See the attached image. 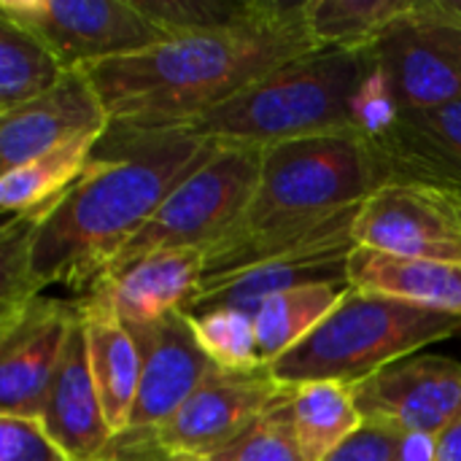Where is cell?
I'll use <instances>...</instances> for the list:
<instances>
[{
  "instance_id": "277c9868",
  "label": "cell",
  "mask_w": 461,
  "mask_h": 461,
  "mask_svg": "<svg viewBox=\"0 0 461 461\" xmlns=\"http://www.w3.org/2000/svg\"><path fill=\"white\" fill-rule=\"evenodd\" d=\"M461 316L348 289L338 308L270 367L284 386L335 381L357 386L424 346L459 338Z\"/></svg>"
},
{
  "instance_id": "d4e9b609",
  "label": "cell",
  "mask_w": 461,
  "mask_h": 461,
  "mask_svg": "<svg viewBox=\"0 0 461 461\" xmlns=\"http://www.w3.org/2000/svg\"><path fill=\"white\" fill-rule=\"evenodd\" d=\"M65 73L59 59L32 32L0 14V113L43 97Z\"/></svg>"
},
{
  "instance_id": "4316f807",
  "label": "cell",
  "mask_w": 461,
  "mask_h": 461,
  "mask_svg": "<svg viewBox=\"0 0 461 461\" xmlns=\"http://www.w3.org/2000/svg\"><path fill=\"white\" fill-rule=\"evenodd\" d=\"M51 205L8 216L0 230V327L11 324L43 292L32 276V238Z\"/></svg>"
},
{
  "instance_id": "ac0fdd59",
  "label": "cell",
  "mask_w": 461,
  "mask_h": 461,
  "mask_svg": "<svg viewBox=\"0 0 461 461\" xmlns=\"http://www.w3.org/2000/svg\"><path fill=\"white\" fill-rule=\"evenodd\" d=\"M76 305L84 321L89 370L105 411V421L113 438L124 435L130 429L140 381V354L135 338L103 303L76 297Z\"/></svg>"
},
{
  "instance_id": "3957f363",
  "label": "cell",
  "mask_w": 461,
  "mask_h": 461,
  "mask_svg": "<svg viewBox=\"0 0 461 461\" xmlns=\"http://www.w3.org/2000/svg\"><path fill=\"white\" fill-rule=\"evenodd\" d=\"M378 95L381 78L373 49L319 46L267 73L232 100L154 130L249 149L313 135L367 138V111Z\"/></svg>"
},
{
  "instance_id": "e575fe53",
  "label": "cell",
  "mask_w": 461,
  "mask_h": 461,
  "mask_svg": "<svg viewBox=\"0 0 461 461\" xmlns=\"http://www.w3.org/2000/svg\"><path fill=\"white\" fill-rule=\"evenodd\" d=\"M432 5H435L440 14H446L448 19H454V22H459L461 24V0H432Z\"/></svg>"
},
{
  "instance_id": "9a60e30c",
  "label": "cell",
  "mask_w": 461,
  "mask_h": 461,
  "mask_svg": "<svg viewBox=\"0 0 461 461\" xmlns=\"http://www.w3.org/2000/svg\"><path fill=\"white\" fill-rule=\"evenodd\" d=\"M111 116L86 70H68L43 97L0 113V176L81 135H103Z\"/></svg>"
},
{
  "instance_id": "484cf974",
  "label": "cell",
  "mask_w": 461,
  "mask_h": 461,
  "mask_svg": "<svg viewBox=\"0 0 461 461\" xmlns=\"http://www.w3.org/2000/svg\"><path fill=\"white\" fill-rule=\"evenodd\" d=\"M416 0H308L305 24L321 49H370Z\"/></svg>"
},
{
  "instance_id": "603a6c76",
  "label": "cell",
  "mask_w": 461,
  "mask_h": 461,
  "mask_svg": "<svg viewBox=\"0 0 461 461\" xmlns=\"http://www.w3.org/2000/svg\"><path fill=\"white\" fill-rule=\"evenodd\" d=\"M348 289L351 284H305L262 303L254 313L262 365H273L278 357L303 343L338 308Z\"/></svg>"
},
{
  "instance_id": "6da1fadb",
  "label": "cell",
  "mask_w": 461,
  "mask_h": 461,
  "mask_svg": "<svg viewBox=\"0 0 461 461\" xmlns=\"http://www.w3.org/2000/svg\"><path fill=\"white\" fill-rule=\"evenodd\" d=\"M221 149L176 130L111 122L86 176L46 211L35 230L38 289L59 284L78 297L86 294L165 197Z\"/></svg>"
},
{
  "instance_id": "d6986e66",
  "label": "cell",
  "mask_w": 461,
  "mask_h": 461,
  "mask_svg": "<svg viewBox=\"0 0 461 461\" xmlns=\"http://www.w3.org/2000/svg\"><path fill=\"white\" fill-rule=\"evenodd\" d=\"M348 284L359 292L461 316V265L402 259L357 246L348 257Z\"/></svg>"
},
{
  "instance_id": "2e32d148",
  "label": "cell",
  "mask_w": 461,
  "mask_h": 461,
  "mask_svg": "<svg viewBox=\"0 0 461 461\" xmlns=\"http://www.w3.org/2000/svg\"><path fill=\"white\" fill-rule=\"evenodd\" d=\"M41 424L70 461H97L113 440L89 370L81 313H76V321L68 332L65 351L54 373Z\"/></svg>"
},
{
  "instance_id": "30bf717a",
  "label": "cell",
  "mask_w": 461,
  "mask_h": 461,
  "mask_svg": "<svg viewBox=\"0 0 461 461\" xmlns=\"http://www.w3.org/2000/svg\"><path fill=\"white\" fill-rule=\"evenodd\" d=\"M354 243L402 259L461 265V216L440 192L386 184L362 200Z\"/></svg>"
},
{
  "instance_id": "7a4b0ae2",
  "label": "cell",
  "mask_w": 461,
  "mask_h": 461,
  "mask_svg": "<svg viewBox=\"0 0 461 461\" xmlns=\"http://www.w3.org/2000/svg\"><path fill=\"white\" fill-rule=\"evenodd\" d=\"M305 5L276 24L167 38L138 54L84 70L111 122L162 127L192 119L319 49L305 24Z\"/></svg>"
},
{
  "instance_id": "8d00e7d4",
  "label": "cell",
  "mask_w": 461,
  "mask_h": 461,
  "mask_svg": "<svg viewBox=\"0 0 461 461\" xmlns=\"http://www.w3.org/2000/svg\"><path fill=\"white\" fill-rule=\"evenodd\" d=\"M184 459V456H181ZM184 461H213V459H184Z\"/></svg>"
},
{
  "instance_id": "52a82bcc",
  "label": "cell",
  "mask_w": 461,
  "mask_h": 461,
  "mask_svg": "<svg viewBox=\"0 0 461 461\" xmlns=\"http://www.w3.org/2000/svg\"><path fill=\"white\" fill-rule=\"evenodd\" d=\"M370 49L394 113L461 100V24L440 14L432 0H416Z\"/></svg>"
},
{
  "instance_id": "4fadbf2b",
  "label": "cell",
  "mask_w": 461,
  "mask_h": 461,
  "mask_svg": "<svg viewBox=\"0 0 461 461\" xmlns=\"http://www.w3.org/2000/svg\"><path fill=\"white\" fill-rule=\"evenodd\" d=\"M370 140L386 184H413L461 200V100L394 113Z\"/></svg>"
},
{
  "instance_id": "83f0119b",
  "label": "cell",
  "mask_w": 461,
  "mask_h": 461,
  "mask_svg": "<svg viewBox=\"0 0 461 461\" xmlns=\"http://www.w3.org/2000/svg\"><path fill=\"white\" fill-rule=\"evenodd\" d=\"M192 319V330L208 354V359L221 370H257L265 367L257 348L254 316L232 308L205 311Z\"/></svg>"
},
{
  "instance_id": "d590c367",
  "label": "cell",
  "mask_w": 461,
  "mask_h": 461,
  "mask_svg": "<svg viewBox=\"0 0 461 461\" xmlns=\"http://www.w3.org/2000/svg\"><path fill=\"white\" fill-rule=\"evenodd\" d=\"M454 205H456V211H459V216H461V200H454Z\"/></svg>"
},
{
  "instance_id": "ffe728a7",
  "label": "cell",
  "mask_w": 461,
  "mask_h": 461,
  "mask_svg": "<svg viewBox=\"0 0 461 461\" xmlns=\"http://www.w3.org/2000/svg\"><path fill=\"white\" fill-rule=\"evenodd\" d=\"M132 3L167 38L265 27L297 14L305 5L289 0H132Z\"/></svg>"
},
{
  "instance_id": "74e56055",
  "label": "cell",
  "mask_w": 461,
  "mask_h": 461,
  "mask_svg": "<svg viewBox=\"0 0 461 461\" xmlns=\"http://www.w3.org/2000/svg\"><path fill=\"white\" fill-rule=\"evenodd\" d=\"M170 461H184V459H181V456H173V459H170Z\"/></svg>"
},
{
  "instance_id": "cb8c5ba5",
  "label": "cell",
  "mask_w": 461,
  "mask_h": 461,
  "mask_svg": "<svg viewBox=\"0 0 461 461\" xmlns=\"http://www.w3.org/2000/svg\"><path fill=\"white\" fill-rule=\"evenodd\" d=\"M289 408L294 443L305 461H324L362 427L354 392L346 384L319 381L294 386Z\"/></svg>"
},
{
  "instance_id": "5b68a950",
  "label": "cell",
  "mask_w": 461,
  "mask_h": 461,
  "mask_svg": "<svg viewBox=\"0 0 461 461\" xmlns=\"http://www.w3.org/2000/svg\"><path fill=\"white\" fill-rule=\"evenodd\" d=\"M384 186L365 135H313L262 149L259 184L224 238L332 216ZM221 240V238H219Z\"/></svg>"
},
{
  "instance_id": "d6a6232c",
  "label": "cell",
  "mask_w": 461,
  "mask_h": 461,
  "mask_svg": "<svg viewBox=\"0 0 461 461\" xmlns=\"http://www.w3.org/2000/svg\"><path fill=\"white\" fill-rule=\"evenodd\" d=\"M394 461H435V438L419 432L405 435Z\"/></svg>"
},
{
  "instance_id": "8992f818",
  "label": "cell",
  "mask_w": 461,
  "mask_h": 461,
  "mask_svg": "<svg viewBox=\"0 0 461 461\" xmlns=\"http://www.w3.org/2000/svg\"><path fill=\"white\" fill-rule=\"evenodd\" d=\"M259 165L262 149L224 146L165 197L97 281L116 278L135 262L159 251L197 249L205 254V249L224 238L246 213L259 184Z\"/></svg>"
},
{
  "instance_id": "44dd1931",
  "label": "cell",
  "mask_w": 461,
  "mask_h": 461,
  "mask_svg": "<svg viewBox=\"0 0 461 461\" xmlns=\"http://www.w3.org/2000/svg\"><path fill=\"white\" fill-rule=\"evenodd\" d=\"M97 140V132L81 135L14 167L11 173H3L0 208L5 211V216L32 213L46 205H54L73 184H78L86 176Z\"/></svg>"
},
{
  "instance_id": "ba28073f",
  "label": "cell",
  "mask_w": 461,
  "mask_h": 461,
  "mask_svg": "<svg viewBox=\"0 0 461 461\" xmlns=\"http://www.w3.org/2000/svg\"><path fill=\"white\" fill-rule=\"evenodd\" d=\"M0 14L32 32L65 70H84L167 41L132 0H0Z\"/></svg>"
},
{
  "instance_id": "f546056e",
  "label": "cell",
  "mask_w": 461,
  "mask_h": 461,
  "mask_svg": "<svg viewBox=\"0 0 461 461\" xmlns=\"http://www.w3.org/2000/svg\"><path fill=\"white\" fill-rule=\"evenodd\" d=\"M0 461H70L35 419L0 416Z\"/></svg>"
},
{
  "instance_id": "f1b7e54d",
  "label": "cell",
  "mask_w": 461,
  "mask_h": 461,
  "mask_svg": "<svg viewBox=\"0 0 461 461\" xmlns=\"http://www.w3.org/2000/svg\"><path fill=\"white\" fill-rule=\"evenodd\" d=\"M294 392V386H292ZM292 394L278 402L254 429H249L238 443L216 454L213 461H305L292 432Z\"/></svg>"
},
{
  "instance_id": "8fae6325",
  "label": "cell",
  "mask_w": 461,
  "mask_h": 461,
  "mask_svg": "<svg viewBox=\"0 0 461 461\" xmlns=\"http://www.w3.org/2000/svg\"><path fill=\"white\" fill-rule=\"evenodd\" d=\"M362 421L438 438L461 416V365L438 357H408L351 386Z\"/></svg>"
},
{
  "instance_id": "836d02e7",
  "label": "cell",
  "mask_w": 461,
  "mask_h": 461,
  "mask_svg": "<svg viewBox=\"0 0 461 461\" xmlns=\"http://www.w3.org/2000/svg\"><path fill=\"white\" fill-rule=\"evenodd\" d=\"M435 461H461V416L435 438Z\"/></svg>"
},
{
  "instance_id": "4dcf8cb0",
  "label": "cell",
  "mask_w": 461,
  "mask_h": 461,
  "mask_svg": "<svg viewBox=\"0 0 461 461\" xmlns=\"http://www.w3.org/2000/svg\"><path fill=\"white\" fill-rule=\"evenodd\" d=\"M405 432L378 421H362L324 461H394L400 454Z\"/></svg>"
},
{
  "instance_id": "7c38bea8",
  "label": "cell",
  "mask_w": 461,
  "mask_h": 461,
  "mask_svg": "<svg viewBox=\"0 0 461 461\" xmlns=\"http://www.w3.org/2000/svg\"><path fill=\"white\" fill-rule=\"evenodd\" d=\"M76 313V303L41 294L0 327V416L41 421Z\"/></svg>"
},
{
  "instance_id": "e0dca14e",
  "label": "cell",
  "mask_w": 461,
  "mask_h": 461,
  "mask_svg": "<svg viewBox=\"0 0 461 461\" xmlns=\"http://www.w3.org/2000/svg\"><path fill=\"white\" fill-rule=\"evenodd\" d=\"M203 286V251L176 249L151 254L116 278L97 281L86 294L116 313L127 327L151 324L176 311L186 313Z\"/></svg>"
},
{
  "instance_id": "5bb4252c",
  "label": "cell",
  "mask_w": 461,
  "mask_h": 461,
  "mask_svg": "<svg viewBox=\"0 0 461 461\" xmlns=\"http://www.w3.org/2000/svg\"><path fill=\"white\" fill-rule=\"evenodd\" d=\"M127 330L140 354L138 400L127 432H157L176 416L216 365L203 351L192 330V319L181 311Z\"/></svg>"
},
{
  "instance_id": "9c48e42d",
  "label": "cell",
  "mask_w": 461,
  "mask_h": 461,
  "mask_svg": "<svg viewBox=\"0 0 461 461\" xmlns=\"http://www.w3.org/2000/svg\"><path fill=\"white\" fill-rule=\"evenodd\" d=\"M289 394L292 386L278 384L267 365L257 370L213 367L176 416L157 429V440L170 456L213 459Z\"/></svg>"
},
{
  "instance_id": "7402d4cb",
  "label": "cell",
  "mask_w": 461,
  "mask_h": 461,
  "mask_svg": "<svg viewBox=\"0 0 461 461\" xmlns=\"http://www.w3.org/2000/svg\"><path fill=\"white\" fill-rule=\"evenodd\" d=\"M305 284H348V257L332 262L270 265L219 281L208 289H200V294L186 308V316H197L216 308H232L254 316L270 297Z\"/></svg>"
},
{
  "instance_id": "1f68e13d",
  "label": "cell",
  "mask_w": 461,
  "mask_h": 461,
  "mask_svg": "<svg viewBox=\"0 0 461 461\" xmlns=\"http://www.w3.org/2000/svg\"><path fill=\"white\" fill-rule=\"evenodd\" d=\"M173 456L159 446L157 432H124L111 440L97 461H170Z\"/></svg>"
}]
</instances>
